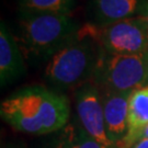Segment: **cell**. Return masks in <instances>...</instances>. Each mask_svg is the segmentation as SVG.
I'll use <instances>...</instances> for the list:
<instances>
[{
	"instance_id": "cell-1",
	"label": "cell",
	"mask_w": 148,
	"mask_h": 148,
	"mask_svg": "<svg viewBox=\"0 0 148 148\" xmlns=\"http://www.w3.org/2000/svg\"><path fill=\"white\" fill-rule=\"evenodd\" d=\"M2 120L19 132L51 135L69 123L70 104L65 95L42 86L16 90L0 104Z\"/></svg>"
},
{
	"instance_id": "cell-2",
	"label": "cell",
	"mask_w": 148,
	"mask_h": 148,
	"mask_svg": "<svg viewBox=\"0 0 148 148\" xmlns=\"http://www.w3.org/2000/svg\"><path fill=\"white\" fill-rule=\"evenodd\" d=\"M97 27L90 24L58 49L47 60L44 78L59 90L80 87L93 78L100 46L97 45Z\"/></svg>"
},
{
	"instance_id": "cell-3",
	"label": "cell",
	"mask_w": 148,
	"mask_h": 148,
	"mask_svg": "<svg viewBox=\"0 0 148 148\" xmlns=\"http://www.w3.org/2000/svg\"><path fill=\"white\" fill-rule=\"evenodd\" d=\"M78 32V23L66 14L20 11L18 43L30 59L48 60Z\"/></svg>"
},
{
	"instance_id": "cell-4",
	"label": "cell",
	"mask_w": 148,
	"mask_h": 148,
	"mask_svg": "<svg viewBox=\"0 0 148 148\" xmlns=\"http://www.w3.org/2000/svg\"><path fill=\"white\" fill-rule=\"evenodd\" d=\"M93 82L103 91L132 92L148 85V53L114 55L100 47Z\"/></svg>"
},
{
	"instance_id": "cell-5",
	"label": "cell",
	"mask_w": 148,
	"mask_h": 148,
	"mask_svg": "<svg viewBox=\"0 0 148 148\" xmlns=\"http://www.w3.org/2000/svg\"><path fill=\"white\" fill-rule=\"evenodd\" d=\"M98 43L114 55H145L148 53V27L139 16H133L99 27Z\"/></svg>"
},
{
	"instance_id": "cell-6",
	"label": "cell",
	"mask_w": 148,
	"mask_h": 148,
	"mask_svg": "<svg viewBox=\"0 0 148 148\" xmlns=\"http://www.w3.org/2000/svg\"><path fill=\"white\" fill-rule=\"evenodd\" d=\"M77 117L81 126L95 140L106 148H113L106 136L103 95L93 81L78 87L75 93Z\"/></svg>"
},
{
	"instance_id": "cell-7",
	"label": "cell",
	"mask_w": 148,
	"mask_h": 148,
	"mask_svg": "<svg viewBox=\"0 0 148 148\" xmlns=\"http://www.w3.org/2000/svg\"><path fill=\"white\" fill-rule=\"evenodd\" d=\"M131 92L103 91L106 132L112 146H119L128 133V100Z\"/></svg>"
},
{
	"instance_id": "cell-8",
	"label": "cell",
	"mask_w": 148,
	"mask_h": 148,
	"mask_svg": "<svg viewBox=\"0 0 148 148\" xmlns=\"http://www.w3.org/2000/svg\"><path fill=\"white\" fill-rule=\"evenodd\" d=\"M25 74L24 58L20 45L5 22L0 24V84L8 86Z\"/></svg>"
},
{
	"instance_id": "cell-9",
	"label": "cell",
	"mask_w": 148,
	"mask_h": 148,
	"mask_svg": "<svg viewBox=\"0 0 148 148\" xmlns=\"http://www.w3.org/2000/svg\"><path fill=\"white\" fill-rule=\"evenodd\" d=\"M140 0H91L89 5L92 23L98 27H106L116 22L137 14Z\"/></svg>"
},
{
	"instance_id": "cell-10",
	"label": "cell",
	"mask_w": 148,
	"mask_h": 148,
	"mask_svg": "<svg viewBox=\"0 0 148 148\" xmlns=\"http://www.w3.org/2000/svg\"><path fill=\"white\" fill-rule=\"evenodd\" d=\"M148 125V85L133 90L128 100V133L119 148H131Z\"/></svg>"
},
{
	"instance_id": "cell-11",
	"label": "cell",
	"mask_w": 148,
	"mask_h": 148,
	"mask_svg": "<svg viewBox=\"0 0 148 148\" xmlns=\"http://www.w3.org/2000/svg\"><path fill=\"white\" fill-rule=\"evenodd\" d=\"M52 135L53 137L43 148H106L86 132L79 121H69L66 126Z\"/></svg>"
},
{
	"instance_id": "cell-12",
	"label": "cell",
	"mask_w": 148,
	"mask_h": 148,
	"mask_svg": "<svg viewBox=\"0 0 148 148\" xmlns=\"http://www.w3.org/2000/svg\"><path fill=\"white\" fill-rule=\"evenodd\" d=\"M76 0H19L22 12L66 14L73 11Z\"/></svg>"
},
{
	"instance_id": "cell-13",
	"label": "cell",
	"mask_w": 148,
	"mask_h": 148,
	"mask_svg": "<svg viewBox=\"0 0 148 148\" xmlns=\"http://www.w3.org/2000/svg\"><path fill=\"white\" fill-rule=\"evenodd\" d=\"M137 16H139L148 27V0H140V5Z\"/></svg>"
},
{
	"instance_id": "cell-14",
	"label": "cell",
	"mask_w": 148,
	"mask_h": 148,
	"mask_svg": "<svg viewBox=\"0 0 148 148\" xmlns=\"http://www.w3.org/2000/svg\"><path fill=\"white\" fill-rule=\"evenodd\" d=\"M131 148H148V138H142V139H139Z\"/></svg>"
},
{
	"instance_id": "cell-15",
	"label": "cell",
	"mask_w": 148,
	"mask_h": 148,
	"mask_svg": "<svg viewBox=\"0 0 148 148\" xmlns=\"http://www.w3.org/2000/svg\"><path fill=\"white\" fill-rule=\"evenodd\" d=\"M142 138H148V125H147V127L144 130L143 134H142V136L139 137V139H142ZM139 139H138V140H139Z\"/></svg>"
}]
</instances>
